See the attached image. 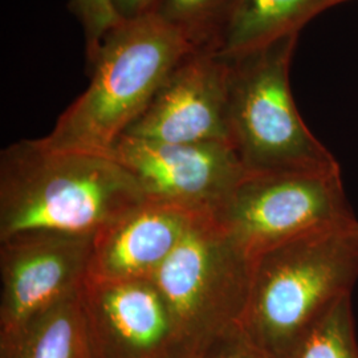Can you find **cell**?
<instances>
[{"mask_svg": "<svg viewBox=\"0 0 358 358\" xmlns=\"http://www.w3.org/2000/svg\"><path fill=\"white\" fill-rule=\"evenodd\" d=\"M146 201L108 154L60 150L41 138L0 153V239L24 231L92 235Z\"/></svg>", "mask_w": 358, "mask_h": 358, "instance_id": "obj_1", "label": "cell"}, {"mask_svg": "<svg viewBox=\"0 0 358 358\" xmlns=\"http://www.w3.org/2000/svg\"><path fill=\"white\" fill-rule=\"evenodd\" d=\"M195 48L157 13L121 22L90 60V83L41 138L60 150L109 154L170 72Z\"/></svg>", "mask_w": 358, "mask_h": 358, "instance_id": "obj_2", "label": "cell"}, {"mask_svg": "<svg viewBox=\"0 0 358 358\" xmlns=\"http://www.w3.org/2000/svg\"><path fill=\"white\" fill-rule=\"evenodd\" d=\"M358 282V220L280 244L254 260L244 332L271 358L294 348Z\"/></svg>", "mask_w": 358, "mask_h": 358, "instance_id": "obj_3", "label": "cell"}, {"mask_svg": "<svg viewBox=\"0 0 358 358\" xmlns=\"http://www.w3.org/2000/svg\"><path fill=\"white\" fill-rule=\"evenodd\" d=\"M297 38L230 62L229 138L250 174L340 170L294 103L289 68Z\"/></svg>", "mask_w": 358, "mask_h": 358, "instance_id": "obj_4", "label": "cell"}, {"mask_svg": "<svg viewBox=\"0 0 358 358\" xmlns=\"http://www.w3.org/2000/svg\"><path fill=\"white\" fill-rule=\"evenodd\" d=\"M254 260L213 222L196 217L177 250L153 276L171 322L169 358H202L243 316Z\"/></svg>", "mask_w": 358, "mask_h": 358, "instance_id": "obj_5", "label": "cell"}, {"mask_svg": "<svg viewBox=\"0 0 358 358\" xmlns=\"http://www.w3.org/2000/svg\"><path fill=\"white\" fill-rule=\"evenodd\" d=\"M208 215L252 260L300 236L358 220L340 170L247 173Z\"/></svg>", "mask_w": 358, "mask_h": 358, "instance_id": "obj_6", "label": "cell"}, {"mask_svg": "<svg viewBox=\"0 0 358 358\" xmlns=\"http://www.w3.org/2000/svg\"><path fill=\"white\" fill-rule=\"evenodd\" d=\"M93 238L24 231L0 239V338L80 291Z\"/></svg>", "mask_w": 358, "mask_h": 358, "instance_id": "obj_7", "label": "cell"}, {"mask_svg": "<svg viewBox=\"0 0 358 358\" xmlns=\"http://www.w3.org/2000/svg\"><path fill=\"white\" fill-rule=\"evenodd\" d=\"M138 183L146 199L211 214L245 177L227 142L171 143L122 136L110 153Z\"/></svg>", "mask_w": 358, "mask_h": 358, "instance_id": "obj_8", "label": "cell"}, {"mask_svg": "<svg viewBox=\"0 0 358 358\" xmlns=\"http://www.w3.org/2000/svg\"><path fill=\"white\" fill-rule=\"evenodd\" d=\"M231 64L208 50L187 55L124 133L171 143L227 142Z\"/></svg>", "mask_w": 358, "mask_h": 358, "instance_id": "obj_9", "label": "cell"}, {"mask_svg": "<svg viewBox=\"0 0 358 358\" xmlns=\"http://www.w3.org/2000/svg\"><path fill=\"white\" fill-rule=\"evenodd\" d=\"M80 300L92 358H169L171 322L153 278L85 280Z\"/></svg>", "mask_w": 358, "mask_h": 358, "instance_id": "obj_10", "label": "cell"}, {"mask_svg": "<svg viewBox=\"0 0 358 358\" xmlns=\"http://www.w3.org/2000/svg\"><path fill=\"white\" fill-rule=\"evenodd\" d=\"M199 215L185 207L143 201L94 235L87 280L153 278Z\"/></svg>", "mask_w": 358, "mask_h": 358, "instance_id": "obj_11", "label": "cell"}, {"mask_svg": "<svg viewBox=\"0 0 358 358\" xmlns=\"http://www.w3.org/2000/svg\"><path fill=\"white\" fill-rule=\"evenodd\" d=\"M340 0H236L213 52L236 60L300 34L319 13Z\"/></svg>", "mask_w": 358, "mask_h": 358, "instance_id": "obj_12", "label": "cell"}, {"mask_svg": "<svg viewBox=\"0 0 358 358\" xmlns=\"http://www.w3.org/2000/svg\"><path fill=\"white\" fill-rule=\"evenodd\" d=\"M0 358H92L80 291L1 337Z\"/></svg>", "mask_w": 358, "mask_h": 358, "instance_id": "obj_13", "label": "cell"}, {"mask_svg": "<svg viewBox=\"0 0 358 358\" xmlns=\"http://www.w3.org/2000/svg\"><path fill=\"white\" fill-rule=\"evenodd\" d=\"M236 0H161L155 13L195 50L213 51Z\"/></svg>", "mask_w": 358, "mask_h": 358, "instance_id": "obj_14", "label": "cell"}, {"mask_svg": "<svg viewBox=\"0 0 358 358\" xmlns=\"http://www.w3.org/2000/svg\"><path fill=\"white\" fill-rule=\"evenodd\" d=\"M288 358H358L352 296L324 315Z\"/></svg>", "mask_w": 358, "mask_h": 358, "instance_id": "obj_15", "label": "cell"}, {"mask_svg": "<svg viewBox=\"0 0 358 358\" xmlns=\"http://www.w3.org/2000/svg\"><path fill=\"white\" fill-rule=\"evenodd\" d=\"M69 8L84 29L90 63L103 38L122 20L117 16L109 0H71Z\"/></svg>", "mask_w": 358, "mask_h": 358, "instance_id": "obj_16", "label": "cell"}, {"mask_svg": "<svg viewBox=\"0 0 358 358\" xmlns=\"http://www.w3.org/2000/svg\"><path fill=\"white\" fill-rule=\"evenodd\" d=\"M202 358H271L244 332L239 322L213 340Z\"/></svg>", "mask_w": 358, "mask_h": 358, "instance_id": "obj_17", "label": "cell"}, {"mask_svg": "<svg viewBox=\"0 0 358 358\" xmlns=\"http://www.w3.org/2000/svg\"><path fill=\"white\" fill-rule=\"evenodd\" d=\"M117 16L125 22L155 13L161 0H109Z\"/></svg>", "mask_w": 358, "mask_h": 358, "instance_id": "obj_18", "label": "cell"}, {"mask_svg": "<svg viewBox=\"0 0 358 358\" xmlns=\"http://www.w3.org/2000/svg\"><path fill=\"white\" fill-rule=\"evenodd\" d=\"M344 1H349V0H340V3H344Z\"/></svg>", "mask_w": 358, "mask_h": 358, "instance_id": "obj_19", "label": "cell"}]
</instances>
